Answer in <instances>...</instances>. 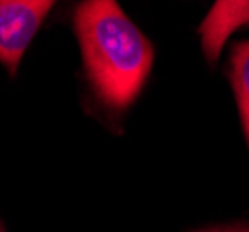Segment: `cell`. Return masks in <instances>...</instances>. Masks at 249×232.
Here are the masks:
<instances>
[{
	"instance_id": "2",
	"label": "cell",
	"mask_w": 249,
	"mask_h": 232,
	"mask_svg": "<svg viewBox=\"0 0 249 232\" xmlns=\"http://www.w3.org/2000/svg\"><path fill=\"white\" fill-rule=\"evenodd\" d=\"M56 2L0 0V64L10 74L17 73L28 45Z\"/></svg>"
},
{
	"instance_id": "3",
	"label": "cell",
	"mask_w": 249,
	"mask_h": 232,
	"mask_svg": "<svg viewBox=\"0 0 249 232\" xmlns=\"http://www.w3.org/2000/svg\"><path fill=\"white\" fill-rule=\"evenodd\" d=\"M249 26V0H216L199 24L201 50L210 64H216L232 33Z\"/></svg>"
},
{
	"instance_id": "4",
	"label": "cell",
	"mask_w": 249,
	"mask_h": 232,
	"mask_svg": "<svg viewBox=\"0 0 249 232\" xmlns=\"http://www.w3.org/2000/svg\"><path fill=\"white\" fill-rule=\"evenodd\" d=\"M227 69V76L238 106L242 130L249 147V39L236 43L232 47Z\"/></svg>"
},
{
	"instance_id": "5",
	"label": "cell",
	"mask_w": 249,
	"mask_h": 232,
	"mask_svg": "<svg viewBox=\"0 0 249 232\" xmlns=\"http://www.w3.org/2000/svg\"><path fill=\"white\" fill-rule=\"evenodd\" d=\"M201 232H249V227H223V229H210Z\"/></svg>"
},
{
	"instance_id": "1",
	"label": "cell",
	"mask_w": 249,
	"mask_h": 232,
	"mask_svg": "<svg viewBox=\"0 0 249 232\" xmlns=\"http://www.w3.org/2000/svg\"><path fill=\"white\" fill-rule=\"evenodd\" d=\"M73 26L91 93L104 110L134 104L153 69L155 49L117 0H82Z\"/></svg>"
},
{
	"instance_id": "6",
	"label": "cell",
	"mask_w": 249,
	"mask_h": 232,
	"mask_svg": "<svg viewBox=\"0 0 249 232\" xmlns=\"http://www.w3.org/2000/svg\"><path fill=\"white\" fill-rule=\"evenodd\" d=\"M0 232H6L4 231V227H2V223H0Z\"/></svg>"
}]
</instances>
